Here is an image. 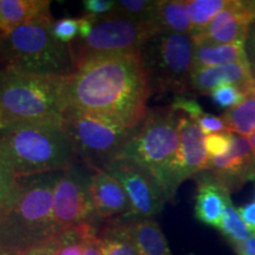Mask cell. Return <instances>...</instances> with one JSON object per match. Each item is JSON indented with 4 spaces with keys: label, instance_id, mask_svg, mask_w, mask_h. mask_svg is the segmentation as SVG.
<instances>
[{
    "label": "cell",
    "instance_id": "1",
    "mask_svg": "<svg viewBox=\"0 0 255 255\" xmlns=\"http://www.w3.org/2000/svg\"><path fill=\"white\" fill-rule=\"evenodd\" d=\"M151 96L139 52L88 60L69 76L68 108L135 129Z\"/></svg>",
    "mask_w": 255,
    "mask_h": 255
},
{
    "label": "cell",
    "instance_id": "2",
    "mask_svg": "<svg viewBox=\"0 0 255 255\" xmlns=\"http://www.w3.org/2000/svg\"><path fill=\"white\" fill-rule=\"evenodd\" d=\"M60 171L20 177V189L0 213V250L23 254L43 246L58 233L53 193Z\"/></svg>",
    "mask_w": 255,
    "mask_h": 255
},
{
    "label": "cell",
    "instance_id": "3",
    "mask_svg": "<svg viewBox=\"0 0 255 255\" xmlns=\"http://www.w3.org/2000/svg\"><path fill=\"white\" fill-rule=\"evenodd\" d=\"M0 155L19 178L64 171L79 162L63 122L0 127Z\"/></svg>",
    "mask_w": 255,
    "mask_h": 255
},
{
    "label": "cell",
    "instance_id": "4",
    "mask_svg": "<svg viewBox=\"0 0 255 255\" xmlns=\"http://www.w3.org/2000/svg\"><path fill=\"white\" fill-rule=\"evenodd\" d=\"M69 76H43L0 69V127L27 122H63Z\"/></svg>",
    "mask_w": 255,
    "mask_h": 255
},
{
    "label": "cell",
    "instance_id": "5",
    "mask_svg": "<svg viewBox=\"0 0 255 255\" xmlns=\"http://www.w3.org/2000/svg\"><path fill=\"white\" fill-rule=\"evenodd\" d=\"M52 15L39 17L0 36V57L6 65L43 76H70L75 72L70 45L52 33Z\"/></svg>",
    "mask_w": 255,
    "mask_h": 255
},
{
    "label": "cell",
    "instance_id": "6",
    "mask_svg": "<svg viewBox=\"0 0 255 255\" xmlns=\"http://www.w3.org/2000/svg\"><path fill=\"white\" fill-rule=\"evenodd\" d=\"M181 116L182 113L170 105L148 109L119 157L144 169L154 177L164 197L169 171L180 146Z\"/></svg>",
    "mask_w": 255,
    "mask_h": 255
},
{
    "label": "cell",
    "instance_id": "7",
    "mask_svg": "<svg viewBox=\"0 0 255 255\" xmlns=\"http://www.w3.org/2000/svg\"><path fill=\"white\" fill-rule=\"evenodd\" d=\"M195 43L190 34L161 32L139 51L151 96H188L191 94Z\"/></svg>",
    "mask_w": 255,
    "mask_h": 255
},
{
    "label": "cell",
    "instance_id": "8",
    "mask_svg": "<svg viewBox=\"0 0 255 255\" xmlns=\"http://www.w3.org/2000/svg\"><path fill=\"white\" fill-rule=\"evenodd\" d=\"M63 127L71 139L78 161L85 167L102 169L120 157L139 126L128 129L68 108L63 117Z\"/></svg>",
    "mask_w": 255,
    "mask_h": 255
},
{
    "label": "cell",
    "instance_id": "9",
    "mask_svg": "<svg viewBox=\"0 0 255 255\" xmlns=\"http://www.w3.org/2000/svg\"><path fill=\"white\" fill-rule=\"evenodd\" d=\"M158 33L161 31L155 21L116 17L97 19L88 37L70 44L75 70L97 57L139 52Z\"/></svg>",
    "mask_w": 255,
    "mask_h": 255
},
{
    "label": "cell",
    "instance_id": "10",
    "mask_svg": "<svg viewBox=\"0 0 255 255\" xmlns=\"http://www.w3.org/2000/svg\"><path fill=\"white\" fill-rule=\"evenodd\" d=\"M53 216L58 232L83 223H100L91 199L88 167L77 163L60 171L53 193Z\"/></svg>",
    "mask_w": 255,
    "mask_h": 255
},
{
    "label": "cell",
    "instance_id": "11",
    "mask_svg": "<svg viewBox=\"0 0 255 255\" xmlns=\"http://www.w3.org/2000/svg\"><path fill=\"white\" fill-rule=\"evenodd\" d=\"M102 169L119 181L129 199L130 210L124 218L151 220L162 212L167 201L154 177L144 169L124 158L114 159Z\"/></svg>",
    "mask_w": 255,
    "mask_h": 255
},
{
    "label": "cell",
    "instance_id": "12",
    "mask_svg": "<svg viewBox=\"0 0 255 255\" xmlns=\"http://www.w3.org/2000/svg\"><path fill=\"white\" fill-rule=\"evenodd\" d=\"M208 155L205 149V133L199 126L182 114L180 121V146L168 175L165 187L167 203H174L178 187L188 178L205 170Z\"/></svg>",
    "mask_w": 255,
    "mask_h": 255
},
{
    "label": "cell",
    "instance_id": "13",
    "mask_svg": "<svg viewBox=\"0 0 255 255\" xmlns=\"http://www.w3.org/2000/svg\"><path fill=\"white\" fill-rule=\"evenodd\" d=\"M205 170L214 175L231 194L240 190L247 182L254 181L255 154L250 139L233 133L231 151L222 157L208 158Z\"/></svg>",
    "mask_w": 255,
    "mask_h": 255
},
{
    "label": "cell",
    "instance_id": "14",
    "mask_svg": "<svg viewBox=\"0 0 255 255\" xmlns=\"http://www.w3.org/2000/svg\"><path fill=\"white\" fill-rule=\"evenodd\" d=\"M90 170V194L96 214L101 220H110L129 213L130 203L123 187L103 169L88 167Z\"/></svg>",
    "mask_w": 255,
    "mask_h": 255
},
{
    "label": "cell",
    "instance_id": "15",
    "mask_svg": "<svg viewBox=\"0 0 255 255\" xmlns=\"http://www.w3.org/2000/svg\"><path fill=\"white\" fill-rule=\"evenodd\" d=\"M193 178L196 182L194 205L196 220L209 227L219 228L231 193L208 170L201 171Z\"/></svg>",
    "mask_w": 255,
    "mask_h": 255
},
{
    "label": "cell",
    "instance_id": "16",
    "mask_svg": "<svg viewBox=\"0 0 255 255\" xmlns=\"http://www.w3.org/2000/svg\"><path fill=\"white\" fill-rule=\"evenodd\" d=\"M225 84H234L244 89H252L255 79L250 63H234L193 70L190 78L191 94L210 95L213 90Z\"/></svg>",
    "mask_w": 255,
    "mask_h": 255
},
{
    "label": "cell",
    "instance_id": "17",
    "mask_svg": "<svg viewBox=\"0 0 255 255\" xmlns=\"http://www.w3.org/2000/svg\"><path fill=\"white\" fill-rule=\"evenodd\" d=\"M49 0H0V36L39 17L51 15Z\"/></svg>",
    "mask_w": 255,
    "mask_h": 255
},
{
    "label": "cell",
    "instance_id": "18",
    "mask_svg": "<svg viewBox=\"0 0 255 255\" xmlns=\"http://www.w3.org/2000/svg\"><path fill=\"white\" fill-rule=\"evenodd\" d=\"M131 220L119 216L107 220L98 231L103 255H137L133 245Z\"/></svg>",
    "mask_w": 255,
    "mask_h": 255
},
{
    "label": "cell",
    "instance_id": "19",
    "mask_svg": "<svg viewBox=\"0 0 255 255\" xmlns=\"http://www.w3.org/2000/svg\"><path fill=\"white\" fill-rule=\"evenodd\" d=\"M234 63H250L245 44H227V45L195 44L193 70Z\"/></svg>",
    "mask_w": 255,
    "mask_h": 255
},
{
    "label": "cell",
    "instance_id": "20",
    "mask_svg": "<svg viewBox=\"0 0 255 255\" xmlns=\"http://www.w3.org/2000/svg\"><path fill=\"white\" fill-rule=\"evenodd\" d=\"M131 232L137 255H171L167 239L154 219L132 221Z\"/></svg>",
    "mask_w": 255,
    "mask_h": 255
},
{
    "label": "cell",
    "instance_id": "21",
    "mask_svg": "<svg viewBox=\"0 0 255 255\" xmlns=\"http://www.w3.org/2000/svg\"><path fill=\"white\" fill-rule=\"evenodd\" d=\"M98 231V225L92 223L60 231L45 244L47 255H83L87 239Z\"/></svg>",
    "mask_w": 255,
    "mask_h": 255
},
{
    "label": "cell",
    "instance_id": "22",
    "mask_svg": "<svg viewBox=\"0 0 255 255\" xmlns=\"http://www.w3.org/2000/svg\"><path fill=\"white\" fill-rule=\"evenodd\" d=\"M154 21L161 32L191 33L186 0H157Z\"/></svg>",
    "mask_w": 255,
    "mask_h": 255
},
{
    "label": "cell",
    "instance_id": "23",
    "mask_svg": "<svg viewBox=\"0 0 255 255\" xmlns=\"http://www.w3.org/2000/svg\"><path fill=\"white\" fill-rule=\"evenodd\" d=\"M220 117L225 122L228 131L248 138L255 131V88L248 90L247 95L237 107L223 111Z\"/></svg>",
    "mask_w": 255,
    "mask_h": 255
},
{
    "label": "cell",
    "instance_id": "24",
    "mask_svg": "<svg viewBox=\"0 0 255 255\" xmlns=\"http://www.w3.org/2000/svg\"><path fill=\"white\" fill-rule=\"evenodd\" d=\"M186 4L191 23L190 36H193L227 7L231 0H186Z\"/></svg>",
    "mask_w": 255,
    "mask_h": 255
},
{
    "label": "cell",
    "instance_id": "25",
    "mask_svg": "<svg viewBox=\"0 0 255 255\" xmlns=\"http://www.w3.org/2000/svg\"><path fill=\"white\" fill-rule=\"evenodd\" d=\"M219 231L223 235V238L227 240L229 244L237 245L240 242L246 241L247 239L252 237V233L247 226L245 225L242 219L239 214L238 208H235L233 205L232 199L229 197L227 203H226L225 212L221 220V223L219 226Z\"/></svg>",
    "mask_w": 255,
    "mask_h": 255
},
{
    "label": "cell",
    "instance_id": "26",
    "mask_svg": "<svg viewBox=\"0 0 255 255\" xmlns=\"http://www.w3.org/2000/svg\"><path fill=\"white\" fill-rule=\"evenodd\" d=\"M157 1L154 0H119L113 12L105 17H116L138 21H154Z\"/></svg>",
    "mask_w": 255,
    "mask_h": 255
},
{
    "label": "cell",
    "instance_id": "27",
    "mask_svg": "<svg viewBox=\"0 0 255 255\" xmlns=\"http://www.w3.org/2000/svg\"><path fill=\"white\" fill-rule=\"evenodd\" d=\"M20 181L6 159L0 155V213L7 208L17 197Z\"/></svg>",
    "mask_w": 255,
    "mask_h": 255
},
{
    "label": "cell",
    "instance_id": "28",
    "mask_svg": "<svg viewBox=\"0 0 255 255\" xmlns=\"http://www.w3.org/2000/svg\"><path fill=\"white\" fill-rule=\"evenodd\" d=\"M248 90L251 89H244L234 84H225L213 90L209 96L216 107L227 111L242 102Z\"/></svg>",
    "mask_w": 255,
    "mask_h": 255
},
{
    "label": "cell",
    "instance_id": "29",
    "mask_svg": "<svg viewBox=\"0 0 255 255\" xmlns=\"http://www.w3.org/2000/svg\"><path fill=\"white\" fill-rule=\"evenodd\" d=\"M233 143V132L222 131L209 133L205 136V149L208 158L226 156L231 151Z\"/></svg>",
    "mask_w": 255,
    "mask_h": 255
},
{
    "label": "cell",
    "instance_id": "30",
    "mask_svg": "<svg viewBox=\"0 0 255 255\" xmlns=\"http://www.w3.org/2000/svg\"><path fill=\"white\" fill-rule=\"evenodd\" d=\"M79 27H81V19L66 17L53 21L52 33L59 41L70 45L78 38Z\"/></svg>",
    "mask_w": 255,
    "mask_h": 255
},
{
    "label": "cell",
    "instance_id": "31",
    "mask_svg": "<svg viewBox=\"0 0 255 255\" xmlns=\"http://www.w3.org/2000/svg\"><path fill=\"white\" fill-rule=\"evenodd\" d=\"M170 107L176 111H180L189 117L190 120L196 121L202 114H205L201 105L194 100V98H189L188 96H177L174 97L171 101Z\"/></svg>",
    "mask_w": 255,
    "mask_h": 255
},
{
    "label": "cell",
    "instance_id": "32",
    "mask_svg": "<svg viewBox=\"0 0 255 255\" xmlns=\"http://www.w3.org/2000/svg\"><path fill=\"white\" fill-rule=\"evenodd\" d=\"M199 128L201 131L206 135L209 133H215V132H222V131H228L227 127H226L225 122L220 116H214L212 114H202L196 121H194Z\"/></svg>",
    "mask_w": 255,
    "mask_h": 255
},
{
    "label": "cell",
    "instance_id": "33",
    "mask_svg": "<svg viewBox=\"0 0 255 255\" xmlns=\"http://www.w3.org/2000/svg\"><path fill=\"white\" fill-rule=\"evenodd\" d=\"M115 5H116V1H113V0H84L83 1L85 14L92 15L97 19L111 13Z\"/></svg>",
    "mask_w": 255,
    "mask_h": 255
},
{
    "label": "cell",
    "instance_id": "34",
    "mask_svg": "<svg viewBox=\"0 0 255 255\" xmlns=\"http://www.w3.org/2000/svg\"><path fill=\"white\" fill-rule=\"evenodd\" d=\"M240 218L242 219L247 228L255 234V200L246 203V205L239 207L238 208Z\"/></svg>",
    "mask_w": 255,
    "mask_h": 255
},
{
    "label": "cell",
    "instance_id": "35",
    "mask_svg": "<svg viewBox=\"0 0 255 255\" xmlns=\"http://www.w3.org/2000/svg\"><path fill=\"white\" fill-rule=\"evenodd\" d=\"M245 47H246L248 62H250L252 72H253V76L255 79V20L252 23L250 31H248Z\"/></svg>",
    "mask_w": 255,
    "mask_h": 255
},
{
    "label": "cell",
    "instance_id": "36",
    "mask_svg": "<svg viewBox=\"0 0 255 255\" xmlns=\"http://www.w3.org/2000/svg\"><path fill=\"white\" fill-rule=\"evenodd\" d=\"M83 255H103L101 241L100 239H98V232L95 233V234H91L90 237L87 239Z\"/></svg>",
    "mask_w": 255,
    "mask_h": 255
},
{
    "label": "cell",
    "instance_id": "37",
    "mask_svg": "<svg viewBox=\"0 0 255 255\" xmlns=\"http://www.w3.org/2000/svg\"><path fill=\"white\" fill-rule=\"evenodd\" d=\"M232 247L237 255H255V234H252L246 241L233 245Z\"/></svg>",
    "mask_w": 255,
    "mask_h": 255
},
{
    "label": "cell",
    "instance_id": "38",
    "mask_svg": "<svg viewBox=\"0 0 255 255\" xmlns=\"http://www.w3.org/2000/svg\"><path fill=\"white\" fill-rule=\"evenodd\" d=\"M248 139H250V142H251V145H252V149H253V151H254V154H255V131L252 133V135L248 137Z\"/></svg>",
    "mask_w": 255,
    "mask_h": 255
},
{
    "label": "cell",
    "instance_id": "39",
    "mask_svg": "<svg viewBox=\"0 0 255 255\" xmlns=\"http://www.w3.org/2000/svg\"><path fill=\"white\" fill-rule=\"evenodd\" d=\"M0 255H20V254H17V253H11V252H6V251L0 250Z\"/></svg>",
    "mask_w": 255,
    "mask_h": 255
},
{
    "label": "cell",
    "instance_id": "40",
    "mask_svg": "<svg viewBox=\"0 0 255 255\" xmlns=\"http://www.w3.org/2000/svg\"><path fill=\"white\" fill-rule=\"evenodd\" d=\"M254 190H255V183H254Z\"/></svg>",
    "mask_w": 255,
    "mask_h": 255
},
{
    "label": "cell",
    "instance_id": "41",
    "mask_svg": "<svg viewBox=\"0 0 255 255\" xmlns=\"http://www.w3.org/2000/svg\"><path fill=\"white\" fill-rule=\"evenodd\" d=\"M254 88H255V85H254Z\"/></svg>",
    "mask_w": 255,
    "mask_h": 255
}]
</instances>
